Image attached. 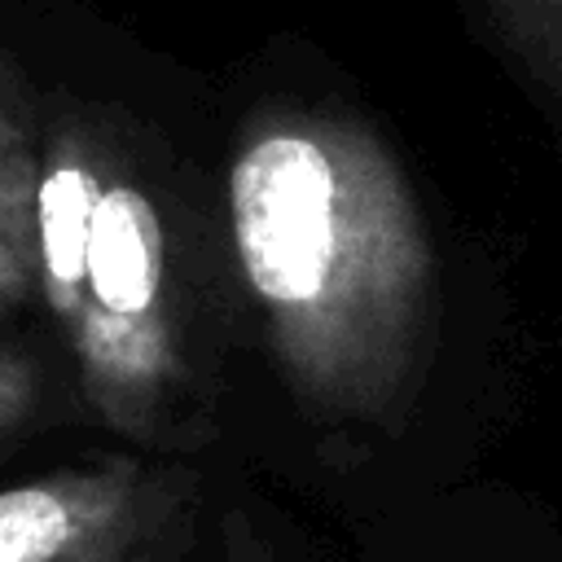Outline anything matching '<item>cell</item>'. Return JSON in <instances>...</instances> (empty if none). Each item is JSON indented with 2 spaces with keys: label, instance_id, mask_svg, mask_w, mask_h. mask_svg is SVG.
<instances>
[{
  "label": "cell",
  "instance_id": "3",
  "mask_svg": "<svg viewBox=\"0 0 562 562\" xmlns=\"http://www.w3.org/2000/svg\"><path fill=\"white\" fill-rule=\"evenodd\" d=\"M162 487L136 465L66 470L0 492V562H123L154 527Z\"/></svg>",
  "mask_w": 562,
  "mask_h": 562
},
{
  "label": "cell",
  "instance_id": "2",
  "mask_svg": "<svg viewBox=\"0 0 562 562\" xmlns=\"http://www.w3.org/2000/svg\"><path fill=\"white\" fill-rule=\"evenodd\" d=\"M40 277L61 316L88 400L119 430H149L176 369L167 321V241L154 202L105 176L79 136L40 162Z\"/></svg>",
  "mask_w": 562,
  "mask_h": 562
},
{
  "label": "cell",
  "instance_id": "4",
  "mask_svg": "<svg viewBox=\"0 0 562 562\" xmlns=\"http://www.w3.org/2000/svg\"><path fill=\"white\" fill-rule=\"evenodd\" d=\"M31 88L0 48V312L22 303L40 277V158L31 145Z\"/></svg>",
  "mask_w": 562,
  "mask_h": 562
},
{
  "label": "cell",
  "instance_id": "1",
  "mask_svg": "<svg viewBox=\"0 0 562 562\" xmlns=\"http://www.w3.org/2000/svg\"><path fill=\"white\" fill-rule=\"evenodd\" d=\"M228 215L294 391L329 413L391 417L422 369L430 246L378 136L325 114L259 123L228 167Z\"/></svg>",
  "mask_w": 562,
  "mask_h": 562
},
{
  "label": "cell",
  "instance_id": "5",
  "mask_svg": "<svg viewBox=\"0 0 562 562\" xmlns=\"http://www.w3.org/2000/svg\"><path fill=\"white\" fill-rule=\"evenodd\" d=\"M505 26L522 48L540 57L553 83H562V0H496Z\"/></svg>",
  "mask_w": 562,
  "mask_h": 562
},
{
  "label": "cell",
  "instance_id": "6",
  "mask_svg": "<svg viewBox=\"0 0 562 562\" xmlns=\"http://www.w3.org/2000/svg\"><path fill=\"white\" fill-rule=\"evenodd\" d=\"M35 404V369L22 356H9L0 347V430L18 426Z\"/></svg>",
  "mask_w": 562,
  "mask_h": 562
}]
</instances>
